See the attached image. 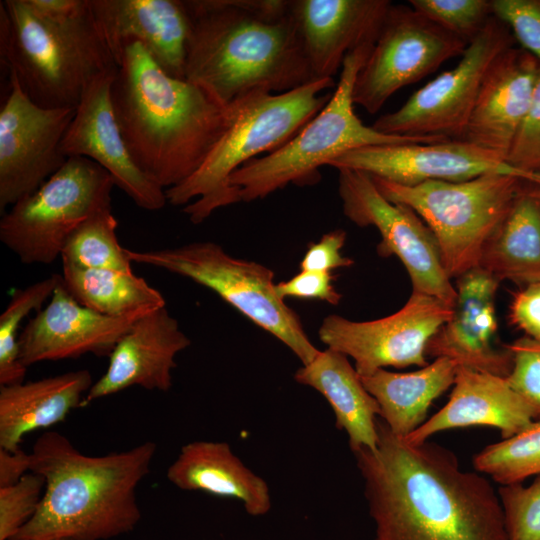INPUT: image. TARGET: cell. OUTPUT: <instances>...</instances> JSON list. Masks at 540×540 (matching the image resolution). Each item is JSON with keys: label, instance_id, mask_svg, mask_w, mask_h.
I'll use <instances>...</instances> for the list:
<instances>
[{"label": "cell", "instance_id": "cell-5", "mask_svg": "<svg viewBox=\"0 0 540 540\" xmlns=\"http://www.w3.org/2000/svg\"><path fill=\"white\" fill-rule=\"evenodd\" d=\"M0 55L24 93L43 108H76L88 85L117 68L90 0L45 13L29 0L0 2Z\"/></svg>", "mask_w": 540, "mask_h": 540}, {"label": "cell", "instance_id": "cell-3", "mask_svg": "<svg viewBox=\"0 0 540 540\" xmlns=\"http://www.w3.org/2000/svg\"><path fill=\"white\" fill-rule=\"evenodd\" d=\"M111 101L134 163L164 190L192 176L228 126V106L168 75L139 42L123 51Z\"/></svg>", "mask_w": 540, "mask_h": 540}, {"label": "cell", "instance_id": "cell-35", "mask_svg": "<svg viewBox=\"0 0 540 540\" xmlns=\"http://www.w3.org/2000/svg\"><path fill=\"white\" fill-rule=\"evenodd\" d=\"M497 491L508 540H540V475L528 486L501 485Z\"/></svg>", "mask_w": 540, "mask_h": 540}, {"label": "cell", "instance_id": "cell-18", "mask_svg": "<svg viewBox=\"0 0 540 540\" xmlns=\"http://www.w3.org/2000/svg\"><path fill=\"white\" fill-rule=\"evenodd\" d=\"M150 310L120 317L98 313L79 304L64 287L61 276L50 302L19 334L20 360L29 367L87 353L110 355L133 324Z\"/></svg>", "mask_w": 540, "mask_h": 540}, {"label": "cell", "instance_id": "cell-8", "mask_svg": "<svg viewBox=\"0 0 540 540\" xmlns=\"http://www.w3.org/2000/svg\"><path fill=\"white\" fill-rule=\"evenodd\" d=\"M371 178L385 198L412 208L426 223L451 279L478 267L484 246L529 182L496 173L415 186Z\"/></svg>", "mask_w": 540, "mask_h": 540}, {"label": "cell", "instance_id": "cell-29", "mask_svg": "<svg viewBox=\"0 0 540 540\" xmlns=\"http://www.w3.org/2000/svg\"><path fill=\"white\" fill-rule=\"evenodd\" d=\"M478 267L524 286L540 282V186L528 182L487 241Z\"/></svg>", "mask_w": 540, "mask_h": 540}, {"label": "cell", "instance_id": "cell-38", "mask_svg": "<svg viewBox=\"0 0 540 540\" xmlns=\"http://www.w3.org/2000/svg\"><path fill=\"white\" fill-rule=\"evenodd\" d=\"M505 161L516 169L540 173V64L529 107Z\"/></svg>", "mask_w": 540, "mask_h": 540}, {"label": "cell", "instance_id": "cell-23", "mask_svg": "<svg viewBox=\"0 0 540 540\" xmlns=\"http://www.w3.org/2000/svg\"><path fill=\"white\" fill-rule=\"evenodd\" d=\"M539 64L523 48L512 46L498 55L481 82L463 139L505 161L529 107Z\"/></svg>", "mask_w": 540, "mask_h": 540}, {"label": "cell", "instance_id": "cell-39", "mask_svg": "<svg viewBox=\"0 0 540 540\" xmlns=\"http://www.w3.org/2000/svg\"><path fill=\"white\" fill-rule=\"evenodd\" d=\"M492 10L522 48L540 61V0H492Z\"/></svg>", "mask_w": 540, "mask_h": 540}, {"label": "cell", "instance_id": "cell-31", "mask_svg": "<svg viewBox=\"0 0 540 540\" xmlns=\"http://www.w3.org/2000/svg\"><path fill=\"white\" fill-rule=\"evenodd\" d=\"M117 227L111 207L98 211L68 237L60 255L62 262L84 268L133 272L126 248L118 241Z\"/></svg>", "mask_w": 540, "mask_h": 540}, {"label": "cell", "instance_id": "cell-6", "mask_svg": "<svg viewBox=\"0 0 540 540\" xmlns=\"http://www.w3.org/2000/svg\"><path fill=\"white\" fill-rule=\"evenodd\" d=\"M333 78L315 80L284 93L254 91L228 105V126L200 168L181 184L166 189L167 201L184 206L198 224L215 210L240 202L230 176L260 154L290 140L330 100Z\"/></svg>", "mask_w": 540, "mask_h": 540}, {"label": "cell", "instance_id": "cell-24", "mask_svg": "<svg viewBox=\"0 0 540 540\" xmlns=\"http://www.w3.org/2000/svg\"><path fill=\"white\" fill-rule=\"evenodd\" d=\"M448 402L404 438L412 444L436 433L470 426L497 428L507 439L528 427L533 415L505 377L458 367Z\"/></svg>", "mask_w": 540, "mask_h": 540}, {"label": "cell", "instance_id": "cell-2", "mask_svg": "<svg viewBox=\"0 0 540 540\" xmlns=\"http://www.w3.org/2000/svg\"><path fill=\"white\" fill-rule=\"evenodd\" d=\"M185 80L227 107L254 91L284 93L315 81L288 0H183Z\"/></svg>", "mask_w": 540, "mask_h": 540}, {"label": "cell", "instance_id": "cell-1", "mask_svg": "<svg viewBox=\"0 0 540 540\" xmlns=\"http://www.w3.org/2000/svg\"><path fill=\"white\" fill-rule=\"evenodd\" d=\"M374 449L353 452L375 540H508L498 491L455 454L412 444L377 420Z\"/></svg>", "mask_w": 540, "mask_h": 540}, {"label": "cell", "instance_id": "cell-25", "mask_svg": "<svg viewBox=\"0 0 540 540\" xmlns=\"http://www.w3.org/2000/svg\"><path fill=\"white\" fill-rule=\"evenodd\" d=\"M167 478L181 490L236 499L251 516L265 515L272 506L266 481L226 442L198 440L182 446L167 470Z\"/></svg>", "mask_w": 540, "mask_h": 540}, {"label": "cell", "instance_id": "cell-21", "mask_svg": "<svg viewBox=\"0 0 540 540\" xmlns=\"http://www.w3.org/2000/svg\"><path fill=\"white\" fill-rule=\"evenodd\" d=\"M97 28L115 63L139 42L170 76L185 79L188 19L183 0H90Z\"/></svg>", "mask_w": 540, "mask_h": 540}, {"label": "cell", "instance_id": "cell-14", "mask_svg": "<svg viewBox=\"0 0 540 540\" xmlns=\"http://www.w3.org/2000/svg\"><path fill=\"white\" fill-rule=\"evenodd\" d=\"M453 307L422 293L412 292L395 313L371 321H352L339 315L325 317L319 338L327 348L354 361L359 376L386 367H424L426 347L446 323Z\"/></svg>", "mask_w": 540, "mask_h": 540}, {"label": "cell", "instance_id": "cell-44", "mask_svg": "<svg viewBox=\"0 0 540 540\" xmlns=\"http://www.w3.org/2000/svg\"><path fill=\"white\" fill-rule=\"evenodd\" d=\"M9 540H21V539H18V538H15V537H14V538H11V539H9Z\"/></svg>", "mask_w": 540, "mask_h": 540}, {"label": "cell", "instance_id": "cell-4", "mask_svg": "<svg viewBox=\"0 0 540 540\" xmlns=\"http://www.w3.org/2000/svg\"><path fill=\"white\" fill-rule=\"evenodd\" d=\"M156 450L147 441L127 451L90 456L60 433H43L30 454L31 472L45 479L44 493L15 538L107 540L132 531L141 519L136 489Z\"/></svg>", "mask_w": 540, "mask_h": 540}, {"label": "cell", "instance_id": "cell-30", "mask_svg": "<svg viewBox=\"0 0 540 540\" xmlns=\"http://www.w3.org/2000/svg\"><path fill=\"white\" fill-rule=\"evenodd\" d=\"M62 265L66 290L79 304L98 313L120 317L166 306L161 292L133 272Z\"/></svg>", "mask_w": 540, "mask_h": 540}, {"label": "cell", "instance_id": "cell-32", "mask_svg": "<svg viewBox=\"0 0 540 540\" xmlns=\"http://www.w3.org/2000/svg\"><path fill=\"white\" fill-rule=\"evenodd\" d=\"M475 471L500 485L522 483L540 475V420L514 436L487 445L472 459Z\"/></svg>", "mask_w": 540, "mask_h": 540}, {"label": "cell", "instance_id": "cell-13", "mask_svg": "<svg viewBox=\"0 0 540 540\" xmlns=\"http://www.w3.org/2000/svg\"><path fill=\"white\" fill-rule=\"evenodd\" d=\"M337 170L344 215L360 227L378 230L379 255H393L402 262L412 292L433 296L453 307L456 288L445 270L436 239L421 217L412 208L385 198L369 174L349 168Z\"/></svg>", "mask_w": 540, "mask_h": 540}, {"label": "cell", "instance_id": "cell-16", "mask_svg": "<svg viewBox=\"0 0 540 540\" xmlns=\"http://www.w3.org/2000/svg\"><path fill=\"white\" fill-rule=\"evenodd\" d=\"M328 166L358 170L404 186L434 180L459 182L491 173L520 177L540 186V173L516 169L464 139L366 146L342 154Z\"/></svg>", "mask_w": 540, "mask_h": 540}, {"label": "cell", "instance_id": "cell-17", "mask_svg": "<svg viewBox=\"0 0 540 540\" xmlns=\"http://www.w3.org/2000/svg\"><path fill=\"white\" fill-rule=\"evenodd\" d=\"M116 71L101 73L85 89L60 150L66 158L80 156L94 161L138 207L156 211L168 202L165 190L136 166L124 142L111 101Z\"/></svg>", "mask_w": 540, "mask_h": 540}, {"label": "cell", "instance_id": "cell-37", "mask_svg": "<svg viewBox=\"0 0 540 540\" xmlns=\"http://www.w3.org/2000/svg\"><path fill=\"white\" fill-rule=\"evenodd\" d=\"M505 347L512 356L511 371L505 378L528 405L534 420H540V342L524 335Z\"/></svg>", "mask_w": 540, "mask_h": 540}, {"label": "cell", "instance_id": "cell-22", "mask_svg": "<svg viewBox=\"0 0 540 540\" xmlns=\"http://www.w3.org/2000/svg\"><path fill=\"white\" fill-rule=\"evenodd\" d=\"M190 344L166 306L150 310L118 341L109 355L106 372L93 383L81 407L132 386L168 391L177 366L175 358Z\"/></svg>", "mask_w": 540, "mask_h": 540}, {"label": "cell", "instance_id": "cell-19", "mask_svg": "<svg viewBox=\"0 0 540 540\" xmlns=\"http://www.w3.org/2000/svg\"><path fill=\"white\" fill-rule=\"evenodd\" d=\"M500 281L476 267L456 279V300L450 319L426 347V356L454 361L458 367L507 377L510 351L495 345L498 322L496 294Z\"/></svg>", "mask_w": 540, "mask_h": 540}, {"label": "cell", "instance_id": "cell-12", "mask_svg": "<svg viewBox=\"0 0 540 540\" xmlns=\"http://www.w3.org/2000/svg\"><path fill=\"white\" fill-rule=\"evenodd\" d=\"M467 46L411 6L391 3L372 51L356 76L354 104L377 113L396 91L461 56Z\"/></svg>", "mask_w": 540, "mask_h": 540}, {"label": "cell", "instance_id": "cell-33", "mask_svg": "<svg viewBox=\"0 0 540 540\" xmlns=\"http://www.w3.org/2000/svg\"><path fill=\"white\" fill-rule=\"evenodd\" d=\"M61 275L53 274L13 293L7 307L0 315V385L21 383L27 367L20 360L18 331L24 318L31 311H40L51 298Z\"/></svg>", "mask_w": 540, "mask_h": 540}, {"label": "cell", "instance_id": "cell-42", "mask_svg": "<svg viewBox=\"0 0 540 540\" xmlns=\"http://www.w3.org/2000/svg\"><path fill=\"white\" fill-rule=\"evenodd\" d=\"M508 318L525 336L540 342V282L524 286L513 295Z\"/></svg>", "mask_w": 540, "mask_h": 540}, {"label": "cell", "instance_id": "cell-41", "mask_svg": "<svg viewBox=\"0 0 540 540\" xmlns=\"http://www.w3.org/2000/svg\"><path fill=\"white\" fill-rule=\"evenodd\" d=\"M345 240V231L336 229L323 235L318 242L311 243L300 262L301 270L331 272L351 266L353 260L341 253Z\"/></svg>", "mask_w": 540, "mask_h": 540}, {"label": "cell", "instance_id": "cell-28", "mask_svg": "<svg viewBox=\"0 0 540 540\" xmlns=\"http://www.w3.org/2000/svg\"><path fill=\"white\" fill-rule=\"evenodd\" d=\"M457 369L454 361L439 357L413 372L379 369L360 378L379 405V418L394 435L406 438L427 420L433 401L453 386Z\"/></svg>", "mask_w": 540, "mask_h": 540}, {"label": "cell", "instance_id": "cell-43", "mask_svg": "<svg viewBox=\"0 0 540 540\" xmlns=\"http://www.w3.org/2000/svg\"><path fill=\"white\" fill-rule=\"evenodd\" d=\"M27 472H31V454L21 448L13 452L0 448V488L17 483Z\"/></svg>", "mask_w": 540, "mask_h": 540}, {"label": "cell", "instance_id": "cell-10", "mask_svg": "<svg viewBox=\"0 0 540 540\" xmlns=\"http://www.w3.org/2000/svg\"><path fill=\"white\" fill-rule=\"evenodd\" d=\"M113 177L94 161L69 157L33 194L0 220V240L24 264H50L72 232L111 207Z\"/></svg>", "mask_w": 540, "mask_h": 540}, {"label": "cell", "instance_id": "cell-9", "mask_svg": "<svg viewBox=\"0 0 540 540\" xmlns=\"http://www.w3.org/2000/svg\"><path fill=\"white\" fill-rule=\"evenodd\" d=\"M126 254L131 262L181 275L211 289L286 345L302 365L318 354L299 316L277 294L270 268L235 258L214 242L149 251L126 249Z\"/></svg>", "mask_w": 540, "mask_h": 540}, {"label": "cell", "instance_id": "cell-20", "mask_svg": "<svg viewBox=\"0 0 540 540\" xmlns=\"http://www.w3.org/2000/svg\"><path fill=\"white\" fill-rule=\"evenodd\" d=\"M289 13L316 80L333 78L346 55L374 44L388 0H288Z\"/></svg>", "mask_w": 540, "mask_h": 540}, {"label": "cell", "instance_id": "cell-34", "mask_svg": "<svg viewBox=\"0 0 540 540\" xmlns=\"http://www.w3.org/2000/svg\"><path fill=\"white\" fill-rule=\"evenodd\" d=\"M408 3L468 44L493 16L492 0H410Z\"/></svg>", "mask_w": 540, "mask_h": 540}, {"label": "cell", "instance_id": "cell-15", "mask_svg": "<svg viewBox=\"0 0 540 540\" xmlns=\"http://www.w3.org/2000/svg\"><path fill=\"white\" fill-rule=\"evenodd\" d=\"M0 109V211L33 194L67 161L60 145L76 108H43L9 73Z\"/></svg>", "mask_w": 540, "mask_h": 540}, {"label": "cell", "instance_id": "cell-26", "mask_svg": "<svg viewBox=\"0 0 540 540\" xmlns=\"http://www.w3.org/2000/svg\"><path fill=\"white\" fill-rule=\"evenodd\" d=\"M93 381L88 370H77L27 383L0 387V448L20 449L23 437L48 428L81 407Z\"/></svg>", "mask_w": 540, "mask_h": 540}, {"label": "cell", "instance_id": "cell-36", "mask_svg": "<svg viewBox=\"0 0 540 540\" xmlns=\"http://www.w3.org/2000/svg\"><path fill=\"white\" fill-rule=\"evenodd\" d=\"M45 489V479L28 472L17 483L0 488V540L15 537L35 515Z\"/></svg>", "mask_w": 540, "mask_h": 540}, {"label": "cell", "instance_id": "cell-11", "mask_svg": "<svg viewBox=\"0 0 540 540\" xmlns=\"http://www.w3.org/2000/svg\"><path fill=\"white\" fill-rule=\"evenodd\" d=\"M513 40L509 27L493 15L455 67L417 90L398 110L380 116L372 127L389 135L463 139L486 71Z\"/></svg>", "mask_w": 540, "mask_h": 540}, {"label": "cell", "instance_id": "cell-27", "mask_svg": "<svg viewBox=\"0 0 540 540\" xmlns=\"http://www.w3.org/2000/svg\"><path fill=\"white\" fill-rule=\"evenodd\" d=\"M294 380L325 397L336 427L347 434L352 452L376 448L380 408L346 355L330 348L319 350L310 363L295 372Z\"/></svg>", "mask_w": 540, "mask_h": 540}, {"label": "cell", "instance_id": "cell-7", "mask_svg": "<svg viewBox=\"0 0 540 540\" xmlns=\"http://www.w3.org/2000/svg\"><path fill=\"white\" fill-rule=\"evenodd\" d=\"M373 46L366 44L346 55L330 100L299 132L278 149L250 160L230 176L229 183L238 190L241 201L263 199L289 184L313 185L321 178L320 167L354 149L450 140L384 134L359 119L354 111L353 87Z\"/></svg>", "mask_w": 540, "mask_h": 540}, {"label": "cell", "instance_id": "cell-40", "mask_svg": "<svg viewBox=\"0 0 540 540\" xmlns=\"http://www.w3.org/2000/svg\"><path fill=\"white\" fill-rule=\"evenodd\" d=\"M331 272L301 270L289 280L276 284V292L283 300L287 297L317 299L336 305L342 296L333 285Z\"/></svg>", "mask_w": 540, "mask_h": 540}]
</instances>
